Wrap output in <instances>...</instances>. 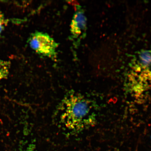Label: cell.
Listing matches in <instances>:
<instances>
[{
  "mask_svg": "<svg viewBox=\"0 0 151 151\" xmlns=\"http://www.w3.org/2000/svg\"><path fill=\"white\" fill-rule=\"evenodd\" d=\"M28 43L37 53L50 58L55 57L58 44L48 34L35 32L31 35Z\"/></svg>",
  "mask_w": 151,
  "mask_h": 151,
  "instance_id": "2",
  "label": "cell"
},
{
  "mask_svg": "<svg viewBox=\"0 0 151 151\" xmlns=\"http://www.w3.org/2000/svg\"><path fill=\"white\" fill-rule=\"evenodd\" d=\"M61 106V122L68 129L81 130L90 124L91 105L83 96L70 94L63 100Z\"/></svg>",
  "mask_w": 151,
  "mask_h": 151,
  "instance_id": "1",
  "label": "cell"
},
{
  "mask_svg": "<svg viewBox=\"0 0 151 151\" xmlns=\"http://www.w3.org/2000/svg\"><path fill=\"white\" fill-rule=\"evenodd\" d=\"M10 65L9 61H4L0 58V81L7 78Z\"/></svg>",
  "mask_w": 151,
  "mask_h": 151,
  "instance_id": "4",
  "label": "cell"
},
{
  "mask_svg": "<svg viewBox=\"0 0 151 151\" xmlns=\"http://www.w3.org/2000/svg\"><path fill=\"white\" fill-rule=\"evenodd\" d=\"M70 25V32L73 39H78L84 35L86 27V18L84 11L80 7H76Z\"/></svg>",
  "mask_w": 151,
  "mask_h": 151,
  "instance_id": "3",
  "label": "cell"
},
{
  "mask_svg": "<svg viewBox=\"0 0 151 151\" xmlns=\"http://www.w3.org/2000/svg\"><path fill=\"white\" fill-rule=\"evenodd\" d=\"M9 22V19L6 18L4 14L0 11V34L3 32Z\"/></svg>",
  "mask_w": 151,
  "mask_h": 151,
  "instance_id": "6",
  "label": "cell"
},
{
  "mask_svg": "<svg viewBox=\"0 0 151 151\" xmlns=\"http://www.w3.org/2000/svg\"><path fill=\"white\" fill-rule=\"evenodd\" d=\"M139 58L142 65L146 67L151 65V52L148 50L143 51L139 55Z\"/></svg>",
  "mask_w": 151,
  "mask_h": 151,
  "instance_id": "5",
  "label": "cell"
}]
</instances>
